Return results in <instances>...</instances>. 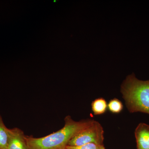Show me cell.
Listing matches in <instances>:
<instances>
[{
  "instance_id": "cell-8",
  "label": "cell",
  "mask_w": 149,
  "mask_h": 149,
  "mask_svg": "<svg viewBox=\"0 0 149 149\" xmlns=\"http://www.w3.org/2000/svg\"><path fill=\"white\" fill-rule=\"evenodd\" d=\"M107 108L113 113H120L123 109L122 102L117 98L112 99L107 104Z\"/></svg>"
},
{
  "instance_id": "cell-4",
  "label": "cell",
  "mask_w": 149,
  "mask_h": 149,
  "mask_svg": "<svg viewBox=\"0 0 149 149\" xmlns=\"http://www.w3.org/2000/svg\"><path fill=\"white\" fill-rule=\"evenodd\" d=\"M26 137L23 131L19 128L9 129L8 143L6 149H28Z\"/></svg>"
},
{
  "instance_id": "cell-7",
  "label": "cell",
  "mask_w": 149,
  "mask_h": 149,
  "mask_svg": "<svg viewBox=\"0 0 149 149\" xmlns=\"http://www.w3.org/2000/svg\"><path fill=\"white\" fill-rule=\"evenodd\" d=\"M8 138L9 128L5 125L0 115V149H6Z\"/></svg>"
},
{
  "instance_id": "cell-1",
  "label": "cell",
  "mask_w": 149,
  "mask_h": 149,
  "mask_svg": "<svg viewBox=\"0 0 149 149\" xmlns=\"http://www.w3.org/2000/svg\"><path fill=\"white\" fill-rule=\"evenodd\" d=\"M93 120L88 119L76 121L68 116L65 118L64 127L58 131L42 138L26 136L28 149H65L69 141L91 125Z\"/></svg>"
},
{
  "instance_id": "cell-10",
  "label": "cell",
  "mask_w": 149,
  "mask_h": 149,
  "mask_svg": "<svg viewBox=\"0 0 149 149\" xmlns=\"http://www.w3.org/2000/svg\"></svg>"
},
{
  "instance_id": "cell-9",
  "label": "cell",
  "mask_w": 149,
  "mask_h": 149,
  "mask_svg": "<svg viewBox=\"0 0 149 149\" xmlns=\"http://www.w3.org/2000/svg\"><path fill=\"white\" fill-rule=\"evenodd\" d=\"M66 149H105L104 145H99L90 143L85 144L79 146H67Z\"/></svg>"
},
{
  "instance_id": "cell-3",
  "label": "cell",
  "mask_w": 149,
  "mask_h": 149,
  "mask_svg": "<svg viewBox=\"0 0 149 149\" xmlns=\"http://www.w3.org/2000/svg\"><path fill=\"white\" fill-rule=\"evenodd\" d=\"M104 141L102 126L98 121L93 120L91 125L75 135L69 141L68 146H79L90 143L104 145Z\"/></svg>"
},
{
  "instance_id": "cell-2",
  "label": "cell",
  "mask_w": 149,
  "mask_h": 149,
  "mask_svg": "<svg viewBox=\"0 0 149 149\" xmlns=\"http://www.w3.org/2000/svg\"><path fill=\"white\" fill-rule=\"evenodd\" d=\"M120 92L129 112L149 114V80H139L132 73L123 81Z\"/></svg>"
},
{
  "instance_id": "cell-5",
  "label": "cell",
  "mask_w": 149,
  "mask_h": 149,
  "mask_svg": "<svg viewBox=\"0 0 149 149\" xmlns=\"http://www.w3.org/2000/svg\"><path fill=\"white\" fill-rule=\"evenodd\" d=\"M137 149H149V125L139 123L135 130Z\"/></svg>"
},
{
  "instance_id": "cell-6",
  "label": "cell",
  "mask_w": 149,
  "mask_h": 149,
  "mask_svg": "<svg viewBox=\"0 0 149 149\" xmlns=\"http://www.w3.org/2000/svg\"><path fill=\"white\" fill-rule=\"evenodd\" d=\"M106 101L103 98H98L92 102V110L95 115L104 114L107 109Z\"/></svg>"
}]
</instances>
